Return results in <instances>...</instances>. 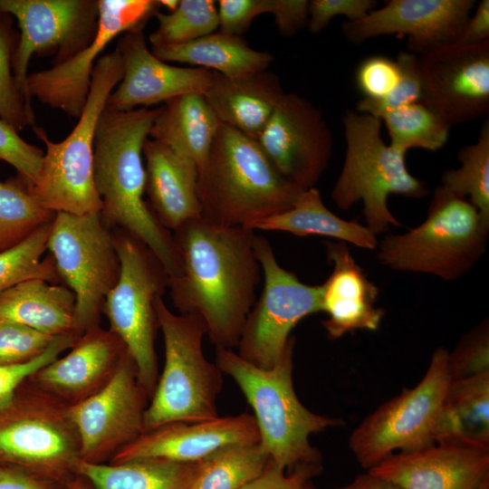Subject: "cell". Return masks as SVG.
<instances>
[{
  "label": "cell",
  "instance_id": "6da1fadb",
  "mask_svg": "<svg viewBox=\"0 0 489 489\" xmlns=\"http://www.w3.org/2000/svg\"><path fill=\"white\" fill-rule=\"evenodd\" d=\"M180 269L169 277V293L181 314H195L216 348L237 346L263 280L255 234L202 216L173 231Z\"/></svg>",
  "mask_w": 489,
  "mask_h": 489
},
{
  "label": "cell",
  "instance_id": "7a4b0ae2",
  "mask_svg": "<svg viewBox=\"0 0 489 489\" xmlns=\"http://www.w3.org/2000/svg\"><path fill=\"white\" fill-rule=\"evenodd\" d=\"M158 112L159 107L127 111L105 109L95 133L93 173L103 223L145 244L173 277L180 269L173 235L159 224L143 198V146Z\"/></svg>",
  "mask_w": 489,
  "mask_h": 489
},
{
  "label": "cell",
  "instance_id": "3957f363",
  "mask_svg": "<svg viewBox=\"0 0 489 489\" xmlns=\"http://www.w3.org/2000/svg\"><path fill=\"white\" fill-rule=\"evenodd\" d=\"M303 191L276 171L255 140L220 123L198 170L203 218L217 225L248 227L289 209Z\"/></svg>",
  "mask_w": 489,
  "mask_h": 489
},
{
  "label": "cell",
  "instance_id": "277c9868",
  "mask_svg": "<svg viewBox=\"0 0 489 489\" xmlns=\"http://www.w3.org/2000/svg\"><path fill=\"white\" fill-rule=\"evenodd\" d=\"M294 343L292 336L270 369L253 365L233 349L216 348V366L235 380L254 412L261 446L271 461L288 472L301 465L320 464L310 436L342 424L312 412L297 398L292 384Z\"/></svg>",
  "mask_w": 489,
  "mask_h": 489
},
{
  "label": "cell",
  "instance_id": "5b68a950",
  "mask_svg": "<svg viewBox=\"0 0 489 489\" xmlns=\"http://www.w3.org/2000/svg\"><path fill=\"white\" fill-rule=\"evenodd\" d=\"M122 76L120 52L104 53L93 68L85 106L70 134L53 142L43 129L33 127L46 152L36 180L27 188L49 210L80 216L101 212L93 173L94 139L107 100Z\"/></svg>",
  "mask_w": 489,
  "mask_h": 489
},
{
  "label": "cell",
  "instance_id": "8992f818",
  "mask_svg": "<svg viewBox=\"0 0 489 489\" xmlns=\"http://www.w3.org/2000/svg\"><path fill=\"white\" fill-rule=\"evenodd\" d=\"M488 234L489 222L476 208L440 185L433 192L425 220L406 233L382 239L377 258L395 271L455 281L484 254Z\"/></svg>",
  "mask_w": 489,
  "mask_h": 489
},
{
  "label": "cell",
  "instance_id": "52a82bcc",
  "mask_svg": "<svg viewBox=\"0 0 489 489\" xmlns=\"http://www.w3.org/2000/svg\"><path fill=\"white\" fill-rule=\"evenodd\" d=\"M165 363L144 414V432L174 422L194 423L219 417L216 398L222 371L203 351L206 327L195 314H176L156 299ZM143 432V433H144Z\"/></svg>",
  "mask_w": 489,
  "mask_h": 489
},
{
  "label": "cell",
  "instance_id": "ba28073f",
  "mask_svg": "<svg viewBox=\"0 0 489 489\" xmlns=\"http://www.w3.org/2000/svg\"><path fill=\"white\" fill-rule=\"evenodd\" d=\"M342 123L346 153L332 201L341 210L362 202L365 225L375 235L400 226L388 208V196L421 198L428 194L426 184L409 173L406 153L383 141L380 119L347 110Z\"/></svg>",
  "mask_w": 489,
  "mask_h": 489
},
{
  "label": "cell",
  "instance_id": "9c48e42d",
  "mask_svg": "<svg viewBox=\"0 0 489 489\" xmlns=\"http://www.w3.org/2000/svg\"><path fill=\"white\" fill-rule=\"evenodd\" d=\"M81 446L69 407L24 380L0 412V465L66 485Z\"/></svg>",
  "mask_w": 489,
  "mask_h": 489
},
{
  "label": "cell",
  "instance_id": "30bf717a",
  "mask_svg": "<svg viewBox=\"0 0 489 489\" xmlns=\"http://www.w3.org/2000/svg\"><path fill=\"white\" fill-rule=\"evenodd\" d=\"M112 234L120 272L105 299L102 313L109 321V330L123 341L133 358L139 381L150 398L159 377L155 302L168 288L169 274L141 241L119 228H113Z\"/></svg>",
  "mask_w": 489,
  "mask_h": 489
},
{
  "label": "cell",
  "instance_id": "8fae6325",
  "mask_svg": "<svg viewBox=\"0 0 489 489\" xmlns=\"http://www.w3.org/2000/svg\"><path fill=\"white\" fill-rule=\"evenodd\" d=\"M46 250L64 285L75 297L74 331L78 338L99 326L105 299L118 282L120 264L112 230L100 213H55Z\"/></svg>",
  "mask_w": 489,
  "mask_h": 489
},
{
  "label": "cell",
  "instance_id": "7c38bea8",
  "mask_svg": "<svg viewBox=\"0 0 489 489\" xmlns=\"http://www.w3.org/2000/svg\"><path fill=\"white\" fill-rule=\"evenodd\" d=\"M450 381L448 351L440 347L414 388L381 405L351 433L349 446L360 465L369 470L397 450L433 445L436 420Z\"/></svg>",
  "mask_w": 489,
  "mask_h": 489
},
{
  "label": "cell",
  "instance_id": "4fadbf2b",
  "mask_svg": "<svg viewBox=\"0 0 489 489\" xmlns=\"http://www.w3.org/2000/svg\"><path fill=\"white\" fill-rule=\"evenodd\" d=\"M254 248L263 291L246 317L236 348L246 361L270 369L283 355L297 323L321 312V285L304 283L282 267L264 236L255 235Z\"/></svg>",
  "mask_w": 489,
  "mask_h": 489
},
{
  "label": "cell",
  "instance_id": "5bb4252c",
  "mask_svg": "<svg viewBox=\"0 0 489 489\" xmlns=\"http://www.w3.org/2000/svg\"><path fill=\"white\" fill-rule=\"evenodd\" d=\"M0 13L17 20L20 37L13 58L14 77L34 110L27 87L31 58L54 53L57 64L85 48L98 29L99 0H0Z\"/></svg>",
  "mask_w": 489,
  "mask_h": 489
},
{
  "label": "cell",
  "instance_id": "9a60e30c",
  "mask_svg": "<svg viewBox=\"0 0 489 489\" xmlns=\"http://www.w3.org/2000/svg\"><path fill=\"white\" fill-rule=\"evenodd\" d=\"M149 395L127 351L113 378L99 392L69 407L81 446V461L106 464L144 432Z\"/></svg>",
  "mask_w": 489,
  "mask_h": 489
},
{
  "label": "cell",
  "instance_id": "2e32d148",
  "mask_svg": "<svg viewBox=\"0 0 489 489\" xmlns=\"http://www.w3.org/2000/svg\"><path fill=\"white\" fill-rule=\"evenodd\" d=\"M155 0H99L98 29L92 41L63 62L28 74L30 97L79 118L90 91L93 68L112 40L122 33L143 29L159 9Z\"/></svg>",
  "mask_w": 489,
  "mask_h": 489
},
{
  "label": "cell",
  "instance_id": "e0dca14e",
  "mask_svg": "<svg viewBox=\"0 0 489 489\" xmlns=\"http://www.w3.org/2000/svg\"><path fill=\"white\" fill-rule=\"evenodd\" d=\"M288 182L315 187L332 152V135L321 111L295 92L284 93L256 140Z\"/></svg>",
  "mask_w": 489,
  "mask_h": 489
},
{
  "label": "cell",
  "instance_id": "ac0fdd59",
  "mask_svg": "<svg viewBox=\"0 0 489 489\" xmlns=\"http://www.w3.org/2000/svg\"><path fill=\"white\" fill-rule=\"evenodd\" d=\"M417 57L422 103L450 126L487 117L489 41L476 45L446 43Z\"/></svg>",
  "mask_w": 489,
  "mask_h": 489
},
{
  "label": "cell",
  "instance_id": "d6986e66",
  "mask_svg": "<svg viewBox=\"0 0 489 489\" xmlns=\"http://www.w3.org/2000/svg\"><path fill=\"white\" fill-rule=\"evenodd\" d=\"M474 0H388L364 18L346 21L347 41L359 44L384 35L408 36V48L417 55L455 43L470 16Z\"/></svg>",
  "mask_w": 489,
  "mask_h": 489
},
{
  "label": "cell",
  "instance_id": "ffe728a7",
  "mask_svg": "<svg viewBox=\"0 0 489 489\" xmlns=\"http://www.w3.org/2000/svg\"><path fill=\"white\" fill-rule=\"evenodd\" d=\"M116 49L122 57L123 76L107 100L109 110L127 111L182 94H204L213 80L214 71L173 66L157 58L147 46L143 29L125 33Z\"/></svg>",
  "mask_w": 489,
  "mask_h": 489
},
{
  "label": "cell",
  "instance_id": "44dd1931",
  "mask_svg": "<svg viewBox=\"0 0 489 489\" xmlns=\"http://www.w3.org/2000/svg\"><path fill=\"white\" fill-rule=\"evenodd\" d=\"M128 351L123 341L100 325L79 336L70 351L32 374L28 379L67 407L102 389Z\"/></svg>",
  "mask_w": 489,
  "mask_h": 489
},
{
  "label": "cell",
  "instance_id": "7402d4cb",
  "mask_svg": "<svg viewBox=\"0 0 489 489\" xmlns=\"http://www.w3.org/2000/svg\"><path fill=\"white\" fill-rule=\"evenodd\" d=\"M259 441L255 419L247 413L194 423L174 422L142 433L109 463L139 458L196 463L222 447Z\"/></svg>",
  "mask_w": 489,
  "mask_h": 489
},
{
  "label": "cell",
  "instance_id": "603a6c76",
  "mask_svg": "<svg viewBox=\"0 0 489 489\" xmlns=\"http://www.w3.org/2000/svg\"><path fill=\"white\" fill-rule=\"evenodd\" d=\"M368 472L403 489H478L489 479V450L433 444L392 454Z\"/></svg>",
  "mask_w": 489,
  "mask_h": 489
},
{
  "label": "cell",
  "instance_id": "cb8c5ba5",
  "mask_svg": "<svg viewBox=\"0 0 489 489\" xmlns=\"http://www.w3.org/2000/svg\"><path fill=\"white\" fill-rule=\"evenodd\" d=\"M326 256L332 270L321 283V312L327 318L322 325L328 336L336 340L357 331H377L384 316L377 306L379 288L352 256L348 244L325 242Z\"/></svg>",
  "mask_w": 489,
  "mask_h": 489
},
{
  "label": "cell",
  "instance_id": "d4e9b609",
  "mask_svg": "<svg viewBox=\"0 0 489 489\" xmlns=\"http://www.w3.org/2000/svg\"><path fill=\"white\" fill-rule=\"evenodd\" d=\"M143 155L145 192L159 224L175 231L186 222L200 217L197 164L154 139H146Z\"/></svg>",
  "mask_w": 489,
  "mask_h": 489
},
{
  "label": "cell",
  "instance_id": "484cf974",
  "mask_svg": "<svg viewBox=\"0 0 489 489\" xmlns=\"http://www.w3.org/2000/svg\"><path fill=\"white\" fill-rule=\"evenodd\" d=\"M285 92L268 71L231 78L214 72L203 94L220 123L257 140Z\"/></svg>",
  "mask_w": 489,
  "mask_h": 489
},
{
  "label": "cell",
  "instance_id": "4316f807",
  "mask_svg": "<svg viewBox=\"0 0 489 489\" xmlns=\"http://www.w3.org/2000/svg\"><path fill=\"white\" fill-rule=\"evenodd\" d=\"M433 441L489 450V371L451 379L436 420Z\"/></svg>",
  "mask_w": 489,
  "mask_h": 489
},
{
  "label": "cell",
  "instance_id": "83f0119b",
  "mask_svg": "<svg viewBox=\"0 0 489 489\" xmlns=\"http://www.w3.org/2000/svg\"><path fill=\"white\" fill-rule=\"evenodd\" d=\"M74 311L75 297L67 286L38 278L0 294V321L20 323L54 337H76Z\"/></svg>",
  "mask_w": 489,
  "mask_h": 489
},
{
  "label": "cell",
  "instance_id": "f1b7e54d",
  "mask_svg": "<svg viewBox=\"0 0 489 489\" xmlns=\"http://www.w3.org/2000/svg\"><path fill=\"white\" fill-rule=\"evenodd\" d=\"M220 121L201 93L177 96L159 107L149 136L177 154L204 165Z\"/></svg>",
  "mask_w": 489,
  "mask_h": 489
},
{
  "label": "cell",
  "instance_id": "f546056e",
  "mask_svg": "<svg viewBox=\"0 0 489 489\" xmlns=\"http://www.w3.org/2000/svg\"><path fill=\"white\" fill-rule=\"evenodd\" d=\"M151 53L163 62H179L239 78L265 71L273 56L257 51L238 35L221 31L188 43L151 46Z\"/></svg>",
  "mask_w": 489,
  "mask_h": 489
},
{
  "label": "cell",
  "instance_id": "4dcf8cb0",
  "mask_svg": "<svg viewBox=\"0 0 489 489\" xmlns=\"http://www.w3.org/2000/svg\"><path fill=\"white\" fill-rule=\"evenodd\" d=\"M251 230L281 231L297 236L318 235L374 250L379 241L365 225L345 220L323 204L320 190H304L289 209L250 225Z\"/></svg>",
  "mask_w": 489,
  "mask_h": 489
},
{
  "label": "cell",
  "instance_id": "1f68e13d",
  "mask_svg": "<svg viewBox=\"0 0 489 489\" xmlns=\"http://www.w3.org/2000/svg\"><path fill=\"white\" fill-rule=\"evenodd\" d=\"M196 463L164 458H139L121 463L90 464L80 461L76 474L97 489H190Z\"/></svg>",
  "mask_w": 489,
  "mask_h": 489
},
{
  "label": "cell",
  "instance_id": "d6a6232c",
  "mask_svg": "<svg viewBox=\"0 0 489 489\" xmlns=\"http://www.w3.org/2000/svg\"><path fill=\"white\" fill-rule=\"evenodd\" d=\"M269 460L259 442L222 447L197 462L190 489H240L260 476Z\"/></svg>",
  "mask_w": 489,
  "mask_h": 489
},
{
  "label": "cell",
  "instance_id": "836d02e7",
  "mask_svg": "<svg viewBox=\"0 0 489 489\" xmlns=\"http://www.w3.org/2000/svg\"><path fill=\"white\" fill-rule=\"evenodd\" d=\"M54 216L18 177L0 181V253L23 243Z\"/></svg>",
  "mask_w": 489,
  "mask_h": 489
},
{
  "label": "cell",
  "instance_id": "e575fe53",
  "mask_svg": "<svg viewBox=\"0 0 489 489\" xmlns=\"http://www.w3.org/2000/svg\"><path fill=\"white\" fill-rule=\"evenodd\" d=\"M457 158L460 167L446 170L441 177V186L467 199L482 218L489 222L488 118L482 124L477 140L461 148Z\"/></svg>",
  "mask_w": 489,
  "mask_h": 489
},
{
  "label": "cell",
  "instance_id": "d590c367",
  "mask_svg": "<svg viewBox=\"0 0 489 489\" xmlns=\"http://www.w3.org/2000/svg\"><path fill=\"white\" fill-rule=\"evenodd\" d=\"M389 146L403 153L411 149H441L447 142L451 126L421 101L385 113Z\"/></svg>",
  "mask_w": 489,
  "mask_h": 489
},
{
  "label": "cell",
  "instance_id": "8d00e7d4",
  "mask_svg": "<svg viewBox=\"0 0 489 489\" xmlns=\"http://www.w3.org/2000/svg\"><path fill=\"white\" fill-rule=\"evenodd\" d=\"M155 16L158 26L149 35L151 46L188 43L219 28L217 5L213 0H180L175 11H158Z\"/></svg>",
  "mask_w": 489,
  "mask_h": 489
},
{
  "label": "cell",
  "instance_id": "74e56055",
  "mask_svg": "<svg viewBox=\"0 0 489 489\" xmlns=\"http://www.w3.org/2000/svg\"><path fill=\"white\" fill-rule=\"evenodd\" d=\"M51 225L41 227L23 243L0 253V294L29 279L38 278L51 283L61 282L53 257L49 254L42 258L46 251Z\"/></svg>",
  "mask_w": 489,
  "mask_h": 489
},
{
  "label": "cell",
  "instance_id": "f35d334b",
  "mask_svg": "<svg viewBox=\"0 0 489 489\" xmlns=\"http://www.w3.org/2000/svg\"><path fill=\"white\" fill-rule=\"evenodd\" d=\"M15 51L10 28L0 22V119L17 131L34 127V114L15 84L13 58Z\"/></svg>",
  "mask_w": 489,
  "mask_h": 489
},
{
  "label": "cell",
  "instance_id": "ab89813d",
  "mask_svg": "<svg viewBox=\"0 0 489 489\" xmlns=\"http://www.w3.org/2000/svg\"><path fill=\"white\" fill-rule=\"evenodd\" d=\"M396 62L399 79L394 90L381 99L361 98L355 110L380 119L388 111L421 101L422 76L417 55L402 51Z\"/></svg>",
  "mask_w": 489,
  "mask_h": 489
},
{
  "label": "cell",
  "instance_id": "60d3db41",
  "mask_svg": "<svg viewBox=\"0 0 489 489\" xmlns=\"http://www.w3.org/2000/svg\"><path fill=\"white\" fill-rule=\"evenodd\" d=\"M54 339L20 323L0 321V366L28 363L41 356Z\"/></svg>",
  "mask_w": 489,
  "mask_h": 489
},
{
  "label": "cell",
  "instance_id": "b9f144b4",
  "mask_svg": "<svg viewBox=\"0 0 489 489\" xmlns=\"http://www.w3.org/2000/svg\"><path fill=\"white\" fill-rule=\"evenodd\" d=\"M451 379L489 371V324L484 320L467 332L452 352H448Z\"/></svg>",
  "mask_w": 489,
  "mask_h": 489
},
{
  "label": "cell",
  "instance_id": "7bdbcfd3",
  "mask_svg": "<svg viewBox=\"0 0 489 489\" xmlns=\"http://www.w3.org/2000/svg\"><path fill=\"white\" fill-rule=\"evenodd\" d=\"M43 155V149L23 139L15 129L0 119V161L13 166L26 187L36 180Z\"/></svg>",
  "mask_w": 489,
  "mask_h": 489
},
{
  "label": "cell",
  "instance_id": "ee69618b",
  "mask_svg": "<svg viewBox=\"0 0 489 489\" xmlns=\"http://www.w3.org/2000/svg\"><path fill=\"white\" fill-rule=\"evenodd\" d=\"M76 338L72 335L57 336L47 350L34 360L17 366H0V412L12 400L17 388L39 369L57 359L64 350L70 349Z\"/></svg>",
  "mask_w": 489,
  "mask_h": 489
},
{
  "label": "cell",
  "instance_id": "f6af8a7d",
  "mask_svg": "<svg viewBox=\"0 0 489 489\" xmlns=\"http://www.w3.org/2000/svg\"><path fill=\"white\" fill-rule=\"evenodd\" d=\"M399 79L396 61L384 55L364 59L357 68L355 80L363 98L381 99L389 94Z\"/></svg>",
  "mask_w": 489,
  "mask_h": 489
},
{
  "label": "cell",
  "instance_id": "bcb514c9",
  "mask_svg": "<svg viewBox=\"0 0 489 489\" xmlns=\"http://www.w3.org/2000/svg\"><path fill=\"white\" fill-rule=\"evenodd\" d=\"M376 0H311L308 2L307 27L311 34H319L337 15L352 22L364 18L376 9Z\"/></svg>",
  "mask_w": 489,
  "mask_h": 489
},
{
  "label": "cell",
  "instance_id": "7dc6e473",
  "mask_svg": "<svg viewBox=\"0 0 489 489\" xmlns=\"http://www.w3.org/2000/svg\"><path fill=\"white\" fill-rule=\"evenodd\" d=\"M319 471L320 464H312L286 473L270 459L262 475L240 489H302Z\"/></svg>",
  "mask_w": 489,
  "mask_h": 489
},
{
  "label": "cell",
  "instance_id": "c3c4849f",
  "mask_svg": "<svg viewBox=\"0 0 489 489\" xmlns=\"http://www.w3.org/2000/svg\"><path fill=\"white\" fill-rule=\"evenodd\" d=\"M218 30L241 36L254 19L264 14V0H220L217 2Z\"/></svg>",
  "mask_w": 489,
  "mask_h": 489
},
{
  "label": "cell",
  "instance_id": "681fc988",
  "mask_svg": "<svg viewBox=\"0 0 489 489\" xmlns=\"http://www.w3.org/2000/svg\"><path fill=\"white\" fill-rule=\"evenodd\" d=\"M307 0H264V14L273 15L279 33L292 36L308 23Z\"/></svg>",
  "mask_w": 489,
  "mask_h": 489
},
{
  "label": "cell",
  "instance_id": "f907efd6",
  "mask_svg": "<svg viewBox=\"0 0 489 489\" xmlns=\"http://www.w3.org/2000/svg\"><path fill=\"white\" fill-rule=\"evenodd\" d=\"M66 485L21 468L0 465V489H65Z\"/></svg>",
  "mask_w": 489,
  "mask_h": 489
},
{
  "label": "cell",
  "instance_id": "816d5d0a",
  "mask_svg": "<svg viewBox=\"0 0 489 489\" xmlns=\"http://www.w3.org/2000/svg\"><path fill=\"white\" fill-rule=\"evenodd\" d=\"M489 41V0H482L465 22L455 43L476 45Z\"/></svg>",
  "mask_w": 489,
  "mask_h": 489
},
{
  "label": "cell",
  "instance_id": "f5cc1de1",
  "mask_svg": "<svg viewBox=\"0 0 489 489\" xmlns=\"http://www.w3.org/2000/svg\"><path fill=\"white\" fill-rule=\"evenodd\" d=\"M338 489H403L398 484L368 472L358 475L350 484Z\"/></svg>",
  "mask_w": 489,
  "mask_h": 489
},
{
  "label": "cell",
  "instance_id": "db71d44e",
  "mask_svg": "<svg viewBox=\"0 0 489 489\" xmlns=\"http://www.w3.org/2000/svg\"><path fill=\"white\" fill-rule=\"evenodd\" d=\"M65 489H97V488L85 476L76 474V475L67 483Z\"/></svg>",
  "mask_w": 489,
  "mask_h": 489
},
{
  "label": "cell",
  "instance_id": "11a10c76",
  "mask_svg": "<svg viewBox=\"0 0 489 489\" xmlns=\"http://www.w3.org/2000/svg\"><path fill=\"white\" fill-rule=\"evenodd\" d=\"M159 5L160 6L162 5L166 7V9L169 11V13H171L177 8L179 5V1L178 0H159Z\"/></svg>",
  "mask_w": 489,
  "mask_h": 489
},
{
  "label": "cell",
  "instance_id": "9f6ffc18",
  "mask_svg": "<svg viewBox=\"0 0 489 489\" xmlns=\"http://www.w3.org/2000/svg\"><path fill=\"white\" fill-rule=\"evenodd\" d=\"M478 489H489V479L485 480Z\"/></svg>",
  "mask_w": 489,
  "mask_h": 489
},
{
  "label": "cell",
  "instance_id": "6f0895ef",
  "mask_svg": "<svg viewBox=\"0 0 489 489\" xmlns=\"http://www.w3.org/2000/svg\"><path fill=\"white\" fill-rule=\"evenodd\" d=\"M302 489H315V488H313V487H312V486L306 484V485H305L303 488H302Z\"/></svg>",
  "mask_w": 489,
  "mask_h": 489
}]
</instances>
